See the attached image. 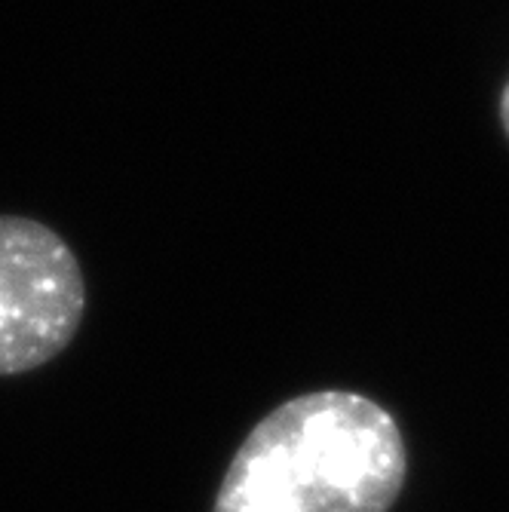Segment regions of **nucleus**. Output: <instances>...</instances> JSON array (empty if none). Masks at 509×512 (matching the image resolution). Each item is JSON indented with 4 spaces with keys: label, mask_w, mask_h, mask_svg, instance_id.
Returning <instances> with one entry per match:
<instances>
[{
    "label": "nucleus",
    "mask_w": 509,
    "mask_h": 512,
    "mask_svg": "<svg viewBox=\"0 0 509 512\" xmlns=\"http://www.w3.org/2000/svg\"><path fill=\"white\" fill-rule=\"evenodd\" d=\"M83 310L86 279L71 246L34 218L0 215V378L56 359Z\"/></svg>",
    "instance_id": "nucleus-2"
},
{
    "label": "nucleus",
    "mask_w": 509,
    "mask_h": 512,
    "mask_svg": "<svg viewBox=\"0 0 509 512\" xmlns=\"http://www.w3.org/2000/svg\"><path fill=\"white\" fill-rule=\"evenodd\" d=\"M405 473L408 451L384 405L319 390L273 408L246 436L215 512H387Z\"/></svg>",
    "instance_id": "nucleus-1"
},
{
    "label": "nucleus",
    "mask_w": 509,
    "mask_h": 512,
    "mask_svg": "<svg viewBox=\"0 0 509 512\" xmlns=\"http://www.w3.org/2000/svg\"><path fill=\"white\" fill-rule=\"evenodd\" d=\"M500 120H503V129L509 135V83L503 89V96H500Z\"/></svg>",
    "instance_id": "nucleus-3"
}]
</instances>
